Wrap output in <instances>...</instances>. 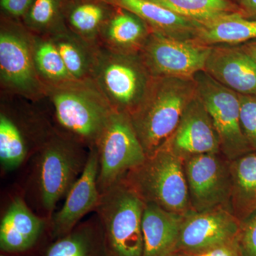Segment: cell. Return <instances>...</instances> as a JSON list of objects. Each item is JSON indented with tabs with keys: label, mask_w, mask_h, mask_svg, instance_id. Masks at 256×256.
<instances>
[{
	"label": "cell",
	"mask_w": 256,
	"mask_h": 256,
	"mask_svg": "<svg viewBox=\"0 0 256 256\" xmlns=\"http://www.w3.org/2000/svg\"><path fill=\"white\" fill-rule=\"evenodd\" d=\"M184 216L156 204L146 203L142 220L143 256H170L178 252Z\"/></svg>",
	"instance_id": "obj_17"
},
{
	"label": "cell",
	"mask_w": 256,
	"mask_h": 256,
	"mask_svg": "<svg viewBox=\"0 0 256 256\" xmlns=\"http://www.w3.org/2000/svg\"><path fill=\"white\" fill-rule=\"evenodd\" d=\"M28 154L26 142L16 124L6 114H0V161L6 170L18 168Z\"/></svg>",
	"instance_id": "obj_28"
},
{
	"label": "cell",
	"mask_w": 256,
	"mask_h": 256,
	"mask_svg": "<svg viewBox=\"0 0 256 256\" xmlns=\"http://www.w3.org/2000/svg\"><path fill=\"white\" fill-rule=\"evenodd\" d=\"M114 10L106 0H66L64 20L70 31L99 46L101 30Z\"/></svg>",
	"instance_id": "obj_20"
},
{
	"label": "cell",
	"mask_w": 256,
	"mask_h": 256,
	"mask_svg": "<svg viewBox=\"0 0 256 256\" xmlns=\"http://www.w3.org/2000/svg\"><path fill=\"white\" fill-rule=\"evenodd\" d=\"M34 57L37 72L46 86L74 80L50 36L34 34Z\"/></svg>",
	"instance_id": "obj_26"
},
{
	"label": "cell",
	"mask_w": 256,
	"mask_h": 256,
	"mask_svg": "<svg viewBox=\"0 0 256 256\" xmlns=\"http://www.w3.org/2000/svg\"><path fill=\"white\" fill-rule=\"evenodd\" d=\"M188 255L190 256H242L239 248L237 239L228 244H223V245L207 249L204 252L188 254Z\"/></svg>",
	"instance_id": "obj_32"
},
{
	"label": "cell",
	"mask_w": 256,
	"mask_h": 256,
	"mask_svg": "<svg viewBox=\"0 0 256 256\" xmlns=\"http://www.w3.org/2000/svg\"><path fill=\"white\" fill-rule=\"evenodd\" d=\"M240 225V220L229 208L190 210L182 222L178 252L196 254L233 242L238 237Z\"/></svg>",
	"instance_id": "obj_12"
},
{
	"label": "cell",
	"mask_w": 256,
	"mask_h": 256,
	"mask_svg": "<svg viewBox=\"0 0 256 256\" xmlns=\"http://www.w3.org/2000/svg\"><path fill=\"white\" fill-rule=\"evenodd\" d=\"M240 8L244 12L256 15V0H240Z\"/></svg>",
	"instance_id": "obj_33"
},
{
	"label": "cell",
	"mask_w": 256,
	"mask_h": 256,
	"mask_svg": "<svg viewBox=\"0 0 256 256\" xmlns=\"http://www.w3.org/2000/svg\"><path fill=\"white\" fill-rule=\"evenodd\" d=\"M238 95L242 130L250 148L256 152V95Z\"/></svg>",
	"instance_id": "obj_29"
},
{
	"label": "cell",
	"mask_w": 256,
	"mask_h": 256,
	"mask_svg": "<svg viewBox=\"0 0 256 256\" xmlns=\"http://www.w3.org/2000/svg\"><path fill=\"white\" fill-rule=\"evenodd\" d=\"M197 94L218 134L220 153L230 161L252 152L242 130L238 94L224 86L205 72L194 77Z\"/></svg>",
	"instance_id": "obj_9"
},
{
	"label": "cell",
	"mask_w": 256,
	"mask_h": 256,
	"mask_svg": "<svg viewBox=\"0 0 256 256\" xmlns=\"http://www.w3.org/2000/svg\"><path fill=\"white\" fill-rule=\"evenodd\" d=\"M57 121L76 141L94 146L114 110L94 80L47 86Z\"/></svg>",
	"instance_id": "obj_2"
},
{
	"label": "cell",
	"mask_w": 256,
	"mask_h": 256,
	"mask_svg": "<svg viewBox=\"0 0 256 256\" xmlns=\"http://www.w3.org/2000/svg\"><path fill=\"white\" fill-rule=\"evenodd\" d=\"M146 203L124 180L100 194L96 208L110 256H143Z\"/></svg>",
	"instance_id": "obj_4"
},
{
	"label": "cell",
	"mask_w": 256,
	"mask_h": 256,
	"mask_svg": "<svg viewBox=\"0 0 256 256\" xmlns=\"http://www.w3.org/2000/svg\"><path fill=\"white\" fill-rule=\"evenodd\" d=\"M34 0H0L2 15L16 20H22Z\"/></svg>",
	"instance_id": "obj_31"
},
{
	"label": "cell",
	"mask_w": 256,
	"mask_h": 256,
	"mask_svg": "<svg viewBox=\"0 0 256 256\" xmlns=\"http://www.w3.org/2000/svg\"><path fill=\"white\" fill-rule=\"evenodd\" d=\"M0 256H9L5 255V254H3V255H2H2Z\"/></svg>",
	"instance_id": "obj_36"
},
{
	"label": "cell",
	"mask_w": 256,
	"mask_h": 256,
	"mask_svg": "<svg viewBox=\"0 0 256 256\" xmlns=\"http://www.w3.org/2000/svg\"><path fill=\"white\" fill-rule=\"evenodd\" d=\"M66 0H34L22 22L32 33L46 36L66 28L64 20Z\"/></svg>",
	"instance_id": "obj_27"
},
{
	"label": "cell",
	"mask_w": 256,
	"mask_h": 256,
	"mask_svg": "<svg viewBox=\"0 0 256 256\" xmlns=\"http://www.w3.org/2000/svg\"><path fill=\"white\" fill-rule=\"evenodd\" d=\"M204 72L240 95H256V62L240 46H212Z\"/></svg>",
	"instance_id": "obj_15"
},
{
	"label": "cell",
	"mask_w": 256,
	"mask_h": 256,
	"mask_svg": "<svg viewBox=\"0 0 256 256\" xmlns=\"http://www.w3.org/2000/svg\"><path fill=\"white\" fill-rule=\"evenodd\" d=\"M134 13L152 31L181 40H194L202 24L184 18L150 0H106Z\"/></svg>",
	"instance_id": "obj_19"
},
{
	"label": "cell",
	"mask_w": 256,
	"mask_h": 256,
	"mask_svg": "<svg viewBox=\"0 0 256 256\" xmlns=\"http://www.w3.org/2000/svg\"><path fill=\"white\" fill-rule=\"evenodd\" d=\"M88 156L72 138L54 137L40 153L38 186L42 206L52 213L82 174Z\"/></svg>",
	"instance_id": "obj_8"
},
{
	"label": "cell",
	"mask_w": 256,
	"mask_h": 256,
	"mask_svg": "<svg viewBox=\"0 0 256 256\" xmlns=\"http://www.w3.org/2000/svg\"><path fill=\"white\" fill-rule=\"evenodd\" d=\"M196 94L194 78H152L142 100L130 114L146 156H152L168 143Z\"/></svg>",
	"instance_id": "obj_1"
},
{
	"label": "cell",
	"mask_w": 256,
	"mask_h": 256,
	"mask_svg": "<svg viewBox=\"0 0 256 256\" xmlns=\"http://www.w3.org/2000/svg\"><path fill=\"white\" fill-rule=\"evenodd\" d=\"M237 242L242 256H256V210L240 222Z\"/></svg>",
	"instance_id": "obj_30"
},
{
	"label": "cell",
	"mask_w": 256,
	"mask_h": 256,
	"mask_svg": "<svg viewBox=\"0 0 256 256\" xmlns=\"http://www.w3.org/2000/svg\"><path fill=\"white\" fill-rule=\"evenodd\" d=\"M152 32L149 25L134 13L114 6L101 30L99 42L104 48L122 54H140Z\"/></svg>",
	"instance_id": "obj_18"
},
{
	"label": "cell",
	"mask_w": 256,
	"mask_h": 256,
	"mask_svg": "<svg viewBox=\"0 0 256 256\" xmlns=\"http://www.w3.org/2000/svg\"><path fill=\"white\" fill-rule=\"evenodd\" d=\"M124 180L144 203L156 204L180 215L192 210L184 161L168 148L146 156Z\"/></svg>",
	"instance_id": "obj_3"
},
{
	"label": "cell",
	"mask_w": 256,
	"mask_h": 256,
	"mask_svg": "<svg viewBox=\"0 0 256 256\" xmlns=\"http://www.w3.org/2000/svg\"><path fill=\"white\" fill-rule=\"evenodd\" d=\"M178 15L204 24L226 15L245 13L232 0H150Z\"/></svg>",
	"instance_id": "obj_25"
},
{
	"label": "cell",
	"mask_w": 256,
	"mask_h": 256,
	"mask_svg": "<svg viewBox=\"0 0 256 256\" xmlns=\"http://www.w3.org/2000/svg\"><path fill=\"white\" fill-rule=\"evenodd\" d=\"M212 46L152 31L140 52L152 77L193 79L204 72Z\"/></svg>",
	"instance_id": "obj_10"
},
{
	"label": "cell",
	"mask_w": 256,
	"mask_h": 256,
	"mask_svg": "<svg viewBox=\"0 0 256 256\" xmlns=\"http://www.w3.org/2000/svg\"><path fill=\"white\" fill-rule=\"evenodd\" d=\"M95 146L98 152L97 184L100 194L122 181L146 158L127 112L114 111Z\"/></svg>",
	"instance_id": "obj_7"
},
{
	"label": "cell",
	"mask_w": 256,
	"mask_h": 256,
	"mask_svg": "<svg viewBox=\"0 0 256 256\" xmlns=\"http://www.w3.org/2000/svg\"><path fill=\"white\" fill-rule=\"evenodd\" d=\"M34 36L22 22L2 15L0 77L2 85L30 99L46 96V87L37 72Z\"/></svg>",
	"instance_id": "obj_6"
},
{
	"label": "cell",
	"mask_w": 256,
	"mask_h": 256,
	"mask_svg": "<svg viewBox=\"0 0 256 256\" xmlns=\"http://www.w3.org/2000/svg\"><path fill=\"white\" fill-rule=\"evenodd\" d=\"M152 76L140 54L99 46L94 78L114 110L130 114L142 100Z\"/></svg>",
	"instance_id": "obj_5"
},
{
	"label": "cell",
	"mask_w": 256,
	"mask_h": 256,
	"mask_svg": "<svg viewBox=\"0 0 256 256\" xmlns=\"http://www.w3.org/2000/svg\"><path fill=\"white\" fill-rule=\"evenodd\" d=\"M46 36L54 43L74 80H92L100 46L86 41L67 26Z\"/></svg>",
	"instance_id": "obj_21"
},
{
	"label": "cell",
	"mask_w": 256,
	"mask_h": 256,
	"mask_svg": "<svg viewBox=\"0 0 256 256\" xmlns=\"http://www.w3.org/2000/svg\"><path fill=\"white\" fill-rule=\"evenodd\" d=\"M240 47L256 62V41L249 42Z\"/></svg>",
	"instance_id": "obj_34"
},
{
	"label": "cell",
	"mask_w": 256,
	"mask_h": 256,
	"mask_svg": "<svg viewBox=\"0 0 256 256\" xmlns=\"http://www.w3.org/2000/svg\"><path fill=\"white\" fill-rule=\"evenodd\" d=\"M256 40V20H248L244 13L226 15L197 30L194 40L206 46L236 45Z\"/></svg>",
	"instance_id": "obj_24"
},
{
	"label": "cell",
	"mask_w": 256,
	"mask_h": 256,
	"mask_svg": "<svg viewBox=\"0 0 256 256\" xmlns=\"http://www.w3.org/2000/svg\"><path fill=\"white\" fill-rule=\"evenodd\" d=\"M230 162L220 152L207 153L184 160L192 210L201 212L218 208L230 210L232 178Z\"/></svg>",
	"instance_id": "obj_11"
},
{
	"label": "cell",
	"mask_w": 256,
	"mask_h": 256,
	"mask_svg": "<svg viewBox=\"0 0 256 256\" xmlns=\"http://www.w3.org/2000/svg\"><path fill=\"white\" fill-rule=\"evenodd\" d=\"M99 158L97 148L92 146L82 174L66 196L64 206L50 222V235L53 240L70 233L89 212L95 210L100 193L98 188Z\"/></svg>",
	"instance_id": "obj_14"
},
{
	"label": "cell",
	"mask_w": 256,
	"mask_h": 256,
	"mask_svg": "<svg viewBox=\"0 0 256 256\" xmlns=\"http://www.w3.org/2000/svg\"><path fill=\"white\" fill-rule=\"evenodd\" d=\"M238 1L239 2V1H240V0H238Z\"/></svg>",
	"instance_id": "obj_37"
},
{
	"label": "cell",
	"mask_w": 256,
	"mask_h": 256,
	"mask_svg": "<svg viewBox=\"0 0 256 256\" xmlns=\"http://www.w3.org/2000/svg\"><path fill=\"white\" fill-rule=\"evenodd\" d=\"M163 148L184 161L200 154L220 152L218 134L198 94L186 106L178 128Z\"/></svg>",
	"instance_id": "obj_13"
},
{
	"label": "cell",
	"mask_w": 256,
	"mask_h": 256,
	"mask_svg": "<svg viewBox=\"0 0 256 256\" xmlns=\"http://www.w3.org/2000/svg\"><path fill=\"white\" fill-rule=\"evenodd\" d=\"M170 256H190L188 254H185V252H176L174 254H172Z\"/></svg>",
	"instance_id": "obj_35"
},
{
	"label": "cell",
	"mask_w": 256,
	"mask_h": 256,
	"mask_svg": "<svg viewBox=\"0 0 256 256\" xmlns=\"http://www.w3.org/2000/svg\"><path fill=\"white\" fill-rule=\"evenodd\" d=\"M45 256H110L98 218L78 224L48 246Z\"/></svg>",
	"instance_id": "obj_22"
},
{
	"label": "cell",
	"mask_w": 256,
	"mask_h": 256,
	"mask_svg": "<svg viewBox=\"0 0 256 256\" xmlns=\"http://www.w3.org/2000/svg\"><path fill=\"white\" fill-rule=\"evenodd\" d=\"M46 220L35 215L22 198L10 204L0 224V249L4 254H20L36 245L44 232Z\"/></svg>",
	"instance_id": "obj_16"
},
{
	"label": "cell",
	"mask_w": 256,
	"mask_h": 256,
	"mask_svg": "<svg viewBox=\"0 0 256 256\" xmlns=\"http://www.w3.org/2000/svg\"><path fill=\"white\" fill-rule=\"evenodd\" d=\"M232 188L230 210L240 222L256 210V152L230 162Z\"/></svg>",
	"instance_id": "obj_23"
}]
</instances>
